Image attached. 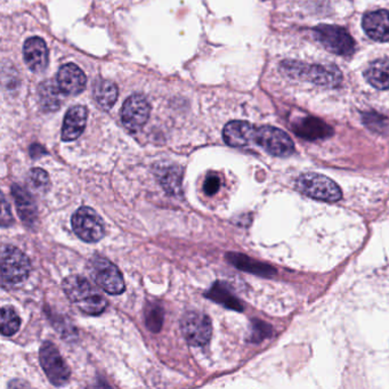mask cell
<instances>
[{
	"label": "cell",
	"instance_id": "cell-26",
	"mask_svg": "<svg viewBox=\"0 0 389 389\" xmlns=\"http://www.w3.org/2000/svg\"><path fill=\"white\" fill-rule=\"evenodd\" d=\"M29 184L38 193H46L51 187L49 176L44 169L33 168L29 173Z\"/></svg>",
	"mask_w": 389,
	"mask_h": 389
},
{
	"label": "cell",
	"instance_id": "cell-31",
	"mask_svg": "<svg viewBox=\"0 0 389 389\" xmlns=\"http://www.w3.org/2000/svg\"><path fill=\"white\" fill-rule=\"evenodd\" d=\"M1 204H3V208H1V225H3L4 228H6V226L12 224L14 219H13L12 213H11V209H9V206L5 197L1 200Z\"/></svg>",
	"mask_w": 389,
	"mask_h": 389
},
{
	"label": "cell",
	"instance_id": "cell-13",
	"mask_svg": "<svg viewBox=\"0 0 389 389\" xmlns=\"http://www.w3.org/2000/svg\"><path fill=\"white\" fill-rule=\"evenodd\" d=\"M57 84L64 95H79L84 92L87 78L84 71L75 64H66L57 73Z\"/></svg>",
	"mask_w": 389,
	"mask_h": 389
},
{
	"label": "cell",
	"instance_id": "cell-11",
	"mask_svg": "<svg viewBox=\"0 0 389 389\" xmlns=\"http://www.w3.org/2000/svg\"><path fill=\"white\" fill-rule=\"evenodd\" d=\"M150 113V103L143 95L135 94L123 103L121 121L129 132H136L147 123Z\"/></svg>",
	"mask_w": 389,
	"mask_h": 389
},
{
	"label": "cell",
	"instance_id": "cell-12",
	"mask_svg": "<svg viewBox=\"0 0 389 389\" xmlns=\"http://www.w3.org/2000/svg\"><path fill=\"white\" fill-rule=\"evenodd\" d=\"M297 136L306 141H318L333 135V129L322 120L315 117L300 118L292 125Z\"/></svg>",
	"mask_w": 389,
	"mask_h": 389
},
{
	"label": "cell",
	"instance_id": "cell-3",
	"mask_svg": "<svg viewBox=\"0 0 389 389\" xmlns=\"http://www.w3.org/2000/svg\"><path fill=\"white\" fill-rule=\"evenodd\" d=\"M296 189L309 198L326 202H337L342 198L338 184L329 177L316 173L300 175L296 180Z\"/></svg>",
	"mask_w": 389,
	"mask_h": 389
},
{
	"label": "cell",
	"instance_id": "cell-20",
	"mask_svg": "<svg viewBox=\"0 0 389 389\" xmlns=\"http://www.w3.org/2000/svg\"><path fill=\"white\" fill-rule=\"evenodd\" d=\"M364 78L372 87L379 90H389L388 58H381L372 62L364 72Z\"/></svg>",
	"mask_w": 389,
	"mask_h": 389
},
{
	"label": "cell",
	"instance_id": "cell-16",
	"mask_svg": "<svg viewBox=\"0 0 389 389\" xmlns=\"http://www.w3.org/2000/svg\"><path fill=\"white\" fill-rule=\"evenodd\" d=\"M23 56L31 71L36 73L45 71L48 66V48L46 42L38 37L27 39L24 42Z\"/></svg>",
	"mask_w": 389,
	"mask_h": 389
},
{
	"label": "cell",
	"instance_id": "cell-2",
	"mask_svg": "<svg viewBox=\"0 0 389 389\" xmlns=\"http://www.w3.org/2000/svg\"><path fill=\"white\" fill-rule=\"evenodd\" d=\"M288 75L294 78L311 81L313 84L335 87L342 80V72L335 66L302 64L300 62H285L282 64Z\"/></svg>",
	"mask_w": 389,
	"mask_h": 389
},
{
	"label": "cell",
	"instance_id": "cell-30",
	"mask_svg": "<svg viewBox=\"0 0 389 389\" xmlns=\"http://www.w3.org/2000/svg\"><path fill=\"white\" fill-rule=\"evenodd\" d=\"M219 187H221V178H219V176H217L216 174H210L209 176L206 177L204 183V191L206 195L213 197V195H215L219 191Z\"/></svg>",
	"mask_w": 389,
	"mask_h": 389
},
{
	"label": "cell",
	"instance_id": "cell-14",
	"mask_svg": "<svg viewBox=\"0 0 389 389\" xmlns=\"http://www.w3.org/2000/svg\"><path fill=\"white\" fill-rule=\"evenodd\" d=\"M256 126L247 121H230L223 130L225 143L232 147H247L254 145Z\"/></svg>",
	"mask_w": 389,
	"mask_h": 389
},
{
	"label": "cell",
	"instance_id": "cell-25",
	"mask_svg": "<svg viewBox=\"0 0 389 389\" xmlns=\"http://www.w3.org/2000/svg\"><path fill=\"white\" fill-rule=\"evenodd\" d=\"M21 326V319L11 306L1 309V333L5 337H11L18 333Z\"/></svg>",
	"mask_w": 389,
	"mask_h": 389
},
{
	"label": "cell",
	"instance_id": "cell-15",
	"mask_svg": "<svg viewBox=\"0 0 389 389\" xmlns=\"http://www.w3.org/2000/svg\"><path fill=\"white\" fill-rule=\"evenodd\" d=\"M364 32L376 42H389V11L381 9L366 13L363 16Z\"/></svg>",
	"mask_w": 389,
	"mask_h": 389
},
{
	"label": "cell",
	"instance_id": "cell-23",
	"mask_svg": "<svg viewBox=\"0 0 389 389\" xmlns=\"http://www.w3.org/2000/svg\"><path fill=\"white\" fill-rule=\"evenodd\" d=\"M118 94V87L112 81L99 80L94 87V97L104 110H110L116 104Z\"/></svg>",
	"mask_w": 389,
	"mask_h": 389
},
{
	"label": "cell",
	"instance_id": "cell-24",
	"mask_svg": "<svg viewBox=\"0 0 389 389\" xmlns=\"http://www.w3.org/2000/svg\"><path fill=\"white\" fill-rule=\"evenodd\" d=\"M160 183L169 194L176 195L180 192L182 185V169L177 166H169L158 171Z\"/></svg>",
	"mask_w": 389,
	"mask_h": 389
},
{
	"label": "cell",
	"instance_id": "cell-29",
	"mask_svg": "<svg viewBox=\"0 0 389 389\" xmlns=\"http://www.w3.org/2000/svg\"><path fill=\"white\" fill-rule=\"evenodd\" d=\"M387 119L381 117L379 114L366 113L363 114V121L366 123L368 128L371 129L373 132H381L386 128Z\"/></svg>",
	"mask_w": 389,
	"mask_h": 389
},
{
	"label": "cell",
	"instance_id": "cell-8",
	"mask_svg": "<svg viewBox=\"0 0 389 389\" xmlns=\"http://www.w3.org/2000/svg\"><path fill=\"white\" fill-rule=\"evenodd\" d=\"M90 274L102 290L110 295H120L125 291L123 276L113 263L103 257L90 261Z\"/></svg>",
	"mask_w": 389,
	"mask_h": 389
},
{
	"label": "cell",
	"instance_id": "cell-6",
	"mask_svg": "<svg viewBox=\"0 0 389 389\" xmlns=\"http://www.w3.org/2000/svg\"><path fill=\"white\" fill-rule=\"evenodd\" d=\"M29 258L13 246H6L1 252V280L4 285H16L25 281L30 274Z\"/></svg>",
	"mask_w": 389,
	"mask_h": 389
},
{
	"label": "cell",
	"instance_id": "cell-27",
	"mask_svg": "<svg viewBox=\"0 0 389 389\" xmlns=\"http://www.w3.org/2000/svg\"><path fill=\"white\" fill-rule=\"evenodd\" d=\"M145 323L152 333H158L163 323V311L158 306H151L145 314Z\"/></svg>",
	"mask_w": 389,
	"mask_h": 389
},
{
	"label": "cell",
	"instance_id": "cell-9",
	"mask_svg": "<svg viewBox=\"0 0 389 389\" xmlns=\"http://www.w3.org/2000/svg\"><path fill=\"white\" fill-rule=\"evenodd\" d=\"M42 364L48 381L55 386H63L70 378V368L53 342H45L40 348Z\"/></svg>",
	"mask_w": 389,
	"mask_h": 389
},
{
	"label": "cell",
	"instance_id": "cell-10",
	"mask_svg": "<svg viewBox=\"0 0 389 389\" xmlns=\"http://www.w3.org/2000/svg\"><path fill=\"white\" fill-rule=\"evenodd\" d=\"M182 331L186 342L192 346H204L211 339V320L208 315L201 311H187L182 319Z\"/></svg>",
	"mask_w": 389,
	"mask_h": 389
},
{
	"label": "cell",
	"instance_id": "cell-21",
	"mask_svg": "<svg viewBox=\"0 0 389 389\" xmlns=\"http://www.w3.org/2000/svg\"><path fill=\"white\" fill-rule=\"evenodd\" d=\"M206 297L209 300L217 302V304L224 306L226 309L237 311H241L243 309L242 304L240 302L237 297L234 296L230 292V289L222 282H216L215 285L211 287V289H209V291H208Z\"/></svg>",
	"mask_w": 389,
	"mask_h": 389
},
{
	"label": "cell",
	"instance_id": "cell-18",
	"mask_svg": "<svg viewBox=\"0 0 389 389\" xmlns=\"http://www.w3.org/2000/svg\"><path fill=\"white\" fill-rule=\"evenodd\" d=\"M12 194L16 201L18 213L21 217L22 222L27 226H32L36 224L37 216H38V210H37V204L33 200L29 192L20 185L12 186Z\"/></svg>",
	"mask_w": 389,
	"mask_h": 389
},
{
	"label": "cell",
	"instance_id": "cell-5",
	"mask_svg": "<svg viewBox=\"0 0 389 389\" xmlns=\"http://www.w3.org/2000/svg\"><path fill=\"white\" fill-rule=\"evenodd\" d=\"M254 145L270 153L271 156L285 158L295 152V144L290 136L282 129L272 126L256 127Z\"/></svg>",
	"mask_w": 389,
	"mask_h": 389
},
{
	"label": "cell",
	"instance_id": "cell-1",
	"mask_svg": "<svg viewBox=\"0 0 389 389\" xmlns=\"http://www.w3.org/2000/svg\"><path fill=\"white\" fill-rule=\"evenodd\" d=\"M63 289L70 302L86 314H102L108 306L104 296L96 290L84 276H68L63 281Z\"/></svg>",
	"mask_w": 389,
	"mask_h": 389
},
{
	"label": "cell",
	"instance_id": "cell-22",
	"mask_svg": "<svg viewBox=\"0 0 389 389\" xmlns=\"http://www.w3.org/2000/svg\"><path fill=\"white\" fill-rule=\"evenodd\" d=\"M38 92H39L40 104L44 110L55 111L60 108L63 92L61 90L58 84L55 85L53 81H44L38 88Z\"/></svg>",
	"mask_w": 389,
	"mask_h": 389
},
{
	"label": "cell",
	"instance_id": "cell-7",
	"mask_svg": "<svg viewBox=\"0 0 389 389\" xmlns=\"http://www.w3.org/2000/svg\"><path fill=\"white\" fill-rule=\"evenodd\" d=\"M71 224L77 237L85 242H99L104 237L103 219L89 206H80L72 216Z\"/></svg>",
	"mask_w": 389,
	"mask_h": 389
},
{
	"label": "cell",
	"instance_id": "cell-28",
	"mask_svg": "<svg viewBox=\"0 0 389 389\" xmlns=\"http://www.w3.org/2000/svg\"><path fill=\"white\" fill-rule=\"evenodd\" d=\"M272 333V328L261 321H254L252 324V338L249 339L252 342H261L264 339L270 337Z\"/></svg>",
	"mask_w": 389,
	"mask_h": 389
},
{
	"label": "cell",
	"instance_id": "cell-17",
	"mask_svg": "<svg viewBox=\"0 0 389 389\" xmlns=\"http://www.w3.org/2000/svg\"><path fill=\"white\" fill-rule=\"evenodd\" d=\"M88 112L85 106H73L66 112L62 127V141L72 142L80 137L87 123Z\"/></svg>",
	"mask_w": 389,
	"mask_h": 389
},
{
	"label": "cell",
	"instance_id": "cell-4",
	"mask_svg": "<svg viewBox=\"0 0 389 389\" xmlns=\"http://www.w3.org/2000/svg\"><path fill=\"white\" fill-rule=\"evenodd\" d=\"M315 39L330 53L339 56H350L355 51V42L348 31L338 25L321 24L313 29Z\"/></svg>",
	"mask_w": 389,
	"mask_h": 389
},
{
	"label": "cell",
	"instance_id": "cell-19",
	"mask_svg": "<svg viewBox=\"0 0 389 389\" xmlns=\"http://www.w3.org/2000/svg\"><path fill=\"white\" fill-rule=\"evenodd\" d=\"M226 257H228V261L232 265H234L239 270L243 271V272L252 273V274L261 276V278H272L276 274V271L270 265L261 263V261H254L246 254L230 252V254H228Z\"/></svg>",
	"mask_w": 389,
	"mask_h": 389
}]
</instances>
